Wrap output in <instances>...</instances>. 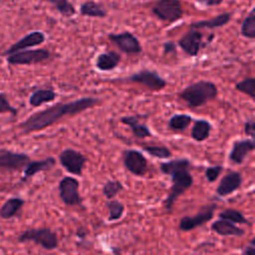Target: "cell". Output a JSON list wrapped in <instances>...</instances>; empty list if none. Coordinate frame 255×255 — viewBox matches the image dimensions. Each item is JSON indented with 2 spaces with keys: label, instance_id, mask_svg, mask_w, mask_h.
Listing matches in <instances>:
<instances>
[{
  "label": "cell",
  "instance_id": "6da1fadb",
  "mask_svg": "<svg viewBox=\"0 0 255 255\" xmlns=\"http://www.w3.org/2000/svg\"><path fill=\"white\" fill-rule=\"evenodd\" d=\"M98 103V99L84 97L69 103H59L41 112L31 115L27 120L20 124L23 132H32L41 130L60 121L66 116H74L88 109H91Z\"/></svg>",
  "mask_w": 255,
  "mask_h": 255
},
{
  "label": "cell",
  "instance_id": "7a4b0ae2",
  "mask_svg": "<svg viewBox=\"0 0 255 255\" xmlns=\"http://www.w3.org/2000/svg\"><path fill=\"white\" fill-rule=\"evenodd\" d=\"M190 161L187 158H177L159 164V170L165 175H169L171 186L168 195L164 200V207L171 211L175 201L193 184V177L189 171Z\"/></svg>",
  "mask_w": 255,
  "mask_h": 255
},
{
  "label": "cell",
  "instance_id": "3957f363",
  "mask_svg": "<svg viewBox=\"0 0 255 255\" xmlns=\"http://www.w3.org/2000/svg\"><path fill=\"white\" fill-rule=\"evenodd\" d=\"M217 94L218 90L214 83L209 81H199L184 88L179 93V97L190 108H198L215 99Z\"/></svg>",
  "mask_w": 255,
  "mask_h": 255
},
{
  "label": "cell",
  "instance_id": "277c9868",
  "mask_svg": "<svg viewBox=\"0 0 255 255\" xmlns=\"http://www.w3.org/2000/svg\"><path fill=\"white\" fill-rule=\"evenodd\" d=\"M18 241L21 243L29 241L34 242L36 245H39L46 250H54L59 245L57 234L47 227L27 229L19 235Z\"/></svg>",
  "mask_w": 255,
  "mask_h": 255
},
{
  "label": "cell",
  "instance_id": "5b68a950",
  "mask_svg": "<svg viewBox=\"0 0 255 255\" xmlns=\"http://www.w3.org/2000/svg\"><path fill=\"white\" fill-rule=\"evenodd\" d=\"M152 14L159 20L173 23L183 15L179 0H158L151 9Z\"/></svg>",
  "mask_w": 255,
  "mask_h": 255
},
{
  "label": "cell",
  "instance_id": "8992f818",
  "mask_svg": "<svg viewBox=\"0 0 255 255\" xmlns=\"http://www.w3.org/2000/svg\"><path fill=\"white\" fill-rule=\"evenodd\" d=\"M216 207L217 206L214 203L204 205L193 216L181 217L179 220V223H178V228L181 231L188 232V231H191L199 226H202L203 224L209 222L213 218L214 211H215Z\"/></svg>",
  "mask_w": 255,
  "mask_h": 255
},
{
  "label": "cell",
  "instance_id": "52a82bcc",
  "mask_svg": "<svg viewBox=\"0 0 255 255\" xmlns=\"http://www.w3.org/2000/svg\"><path fill=\"white\" fill-rule=\"evenodd\" d=\"M80 182L73 176L63 177L58 185L59 195L61 200L68 206L80 205L82 203V197L79 192Z\"/></svg>",
  "mask_w": 255,
  "mask_h": 255
},
{
  "label": "cell",
  "instance_id": "ba28073f",
  "mask_svg": "<svg viewBox=\"0 0 255 255\" xmlns=\"http://www.w3.org/2000/svg\"><path fill=\"white\" fill-rule=\"evenodd\" d=\"M59 160L61 165L69 173L81 176L87 162V157L74 148H65L59 154Z\"/></svg>",
  "mask_w": 255,
  "mask_h": 255
},
{
  "label": "cell",
  "instance_id": "9c48e42d",
  "mask_svg": "<svg viewBox=\"0 0 255 255\" xmlns=\"http://www.w3.org/2000/svg\"><path fill=\"white\" fill-rule=\"evenodd\" d=\"M125 167L135 176H143L147 171V160L138 150L126 149L123 152Z\"/></svg>",
  "mask_w": 255,
  "mask_h": 255
},
{
  "label": "cell",
  "instance_id": "30bf717a",
  "mask_svg": "<svg viewBox=\"0 0 255 255\" xmlns=\"http://www.w3.org/2000/svg\"><path fill=\"white\" fill-rule=\"evenodd\" d=\"M50 52L46 49L26 50L9 55L7 61L11 65H31L44 62L50 58Z\"/></svg>",
  "mask_w": 255,
  "mask_h": 255
},
{
  "label": "cell",
  "instance_id": "8fae6325",
  "mask_svg": "<svg viewBox=\"0 0 255 255\" xmlns=\"http://www.w3.org/2000/svg\"><path fill=\"white\" fill-rule=\"evenodd\" d=\"M30 157L26 153L11 150H0V169L7 171H19L29 163Z\"/></svg>",
  "mask_w": 255,
  "mask_h": 255
},
{
  "label": "cell",
  "instance_id": "7c38bea8",
  "mask_svg": "<svg viewBox=\"0 0 255 255\" xmlns=\"http://www.w3.org/2000/svg\"><path fill=\"white\" fill-rule=\"evenodd\" d=\"M127 80L132 83L143 85L144 87L152 91H159L166 86V81L162 79L156 72L146 69L140 70L139 72L132 74Z\"/></svg>",
  "mask_w": 255,
  "mask_h": 255
},
{
  "label": "cell",
  "instance_id": "4fadbf2b",
  "mask_svg": "<svg viewBox=\"0 0 255 255\" xmlns=\"http://www.w3.org/2000/svg\"><path fill=\"white\" fill-rule=\"evenodd\" d=\"M109 39L114 42L122 52L127 54H139L142 50L138 39L129 32L109 34Z\"/></svg>",
  "mask_w": 255,
  "mask_h": 255
},
{
  "label": "cell",
  "instance_id": "5bb4252c",
  "mask_svg": "<svg viewBox=\"0 0 255 255\" xmlns=\"http://www.w3.org/2000/svg\"><path fill=\"white\" fill-rule=\"evenodd\" d=\"M202 34L195 29H190L185 35H183L179 41L178 46L186 53L188 56L195 57L198 55L202 44Z\"/></svg>",
  "mask_w": 255,
  "mask_h": 255
},
{
  "label": "cell",
  "instance_id": "9a60e30c",
  "mask_svg": "<svg viewBox=\"0 0 255 255\" xmlns=\"http://www.w3.org/2000/svg\"><path fill=\"white\" fill-rule=\"evenodd\" d=\"M242 181V174L239 171H229L221 178L215 191L219 196H227L236 191L241 186Z\"/></svg>",
  "mask_w": 255,
  "mask_h": 255
},
{
  "label": "cell",
  "instance_id": "2e32d148",
  "mask_svg": "<svg viewBox=\"0 0 255 255\" xmlns=\"http://www.w3.org/2000/svg\"><path fill=\"white\" fill-rule=\"evenodd\" d=\"M254 148L255 143L252 138L236 140L229 153V159L235 164H241L244 162L246 156L254 150Z\"/></svg>",
  "mask_w": 255,
  "mask_h": 255
},
{
  "label": "cell",
  "instance_id": "e0dca14e",
  "mask_svg": "<svg viewBox=\"0 0 255 255\" xmlns=\"http://www.w3.org/2000/svg\"><path fill=\"white\" fill-rule=\"evenodd\" d=\"M44 41H45L44 33L40 32V31H34V32H31V33L27 34L22 39H20L18 42L13 44L4 54L5 55H12L14 53L20 52L23 49L38 46V45L42 44Z\"/></svg>",
  "mask_w": 255,
  "mask_h": 255
},
{
  "label": "cell",
  "instance_id": "ac0fdd59",
  "mask_svg": "<svg viewBox=\"0 0 255 255\" xmlns=\"http://www.w3.org/2000/svg\"><path fill=\"white\" fill-rule=\"evenodd\" d=\"M211 230L220 236H234V237H241L245 234V230L238 227L236 224L224 220L218 219L211 223L210 226Z\"/></svg>",
  "mask_w": 255,
  "mask_h": 255
},
{
  "label": "cell",
  "instance_id": "d6986e66",
  "mask_svg": "<svg viewBox=\"0 0 255 255\" xmlns=\"http://www.w3.org/2000/svg\"><path fill=\"white\" fill-rule=\"evenodd\" d=\"M56 164V159L52 156L46 157L41 160H35V161H29V163L24 168V175L23 180H26L27 178H30L41 171H48L52 169Z\"/></svg>",
  "mask_w": 255,
  "mask_h": 255
},
{
  "label": "cell",
  "instance_id": "ffe728a7",
  "mask_svg": "<svg viewBox=\"0 0 255 255\" xmlns=\"http://www.w3.org/2000/svg\"><path fill=\"white\" fill-rule=\"evenodd\" d=\"M121 57L118 53L114 51H108L101 53L96 60V67L100 71H112L114 70L120 63Z\"/></svg>",
  "mask_w": 255,
  "mask_h": 255
},
{
  "label": "cell",
  "instance_id": "44dd1931",
  "mask_svg": "<svg viewBox=\"0 0 255 255\" xmlns=\"http://www.w3.org/2000/svg\"><path fill=\"white\" fill-rule=\"evenodd\" d=\"M121 122L127 126H128L133 133V135L137 138H144L151 135L149 128L142 123L139 122L137 117L134 116H126L121 119Z\"/></svg>",
  "mask_w": 255,
  "mask_h": 255
},
{
  "label": "cell",
  "instance_id": "7402d4cb",
  "mask_svg": "<svg viewBox=\"0 0 255 255\" xmlns=\"http://www.w3.org/2000/svg\"><path fill=\"white\" fill-rule=\"evenodd\" d=\"M25 204V200L21 197H10L0 207V217L9 219L14 217Z\"/></svg>",
  "mask_w": 255,
  "mask_h": 255
},
{
  "label": "cell",
  "instance_id": "603a6c76",
  "mask_svg": "<svg viewBox=\"0 0 255 255\" xmlns=\"http://www.w3.org/2000/svg\"><path fill=\"white\" fill-rule=\"evenodd\" d=\"M231 19V13L230 12H225L222 14H219L218 16L211 18L209 20H201L194 22L190 25L191 29H203V28H209V29H214L218 27H222L226 25Z\"/></svg>",
  "mask_w": 255,
  "mask_h": 255
},
{
  "label": "cell",
  "instance_id": "cb8c5ba5",
  "mask_svg": "<svg viewBox=\"0 0 255 255\" xmlns=\"http://www.w3.org/2000/svg\"><path fill=\"white\" fill-rule=\"evenodd\" d=\"M80 13L81 15L88 17L104 18L107 16V10L103 7V5L92 0L86 1L81 5Z\"/></svg>",
  "mask_w": 255,
  "mask_h": 255
},
{
  "label": "cell",
  "instance_id": "d4e9b609",
  "mask_svg": "<svg viewBox=\"0 0 255 255\" xmlns=\"http://www.w3.org/2000/svg\"><path fill=\"white\" fill-rule=\"evenodd\" d=\"M211 130V125L208 121L199 120L196 121L191 128V137L196 141H203L209 137Z\"/></svg>",
  "mask_w": 255,
  "mask_h": 255
},
{
  "label": "cell",
  "instance_id": "484cf974",
  "mask_svg": "<svg viewBox=\"0 0 255 255\" xmlns=\"http://www.w3.org/2000/svg\"><path fill=\"white\" fill-rule=\"evenodd\" d=\"M56 97V93L52 90H37L30 96L29 103L32 107H39L45 103L54 101Z\"/></svg>",
  "mask_w": 255,
  "mask_h": 255
},
{
  "label": "cell",
  "instance_id": "4316f807",
  "mask_svg": "<svg viewBox=\"0 0 255 255\" xmlns=\"http://www.w3.org/2000/svg\"><path fill=\"white\" fill-rule=\"evenodd\" d=\"M219 219H224V220H228L234 224L239 223V224H248L250 225V221L243 215L242 212H240L239 210L233 209V208H227L222 210L221 212H219L218 214Z\"/></svg>",
  "mask_w": 255,
  "mask_h": 255
},
{
  "label": "cell",
  "instance_id": "83f0119b",
  "mask_svg": "<svg viewBox=\"0 0 255 255\" xmlns=\"http://www.w3.org/2000/svg\"><path fill=\"white\" fill-rule=\"evenodd\" d=\"M241 34L249 39L255 38V8L253 7L248 15L245 17L242 26H241Z\"/></svg>",
  "mask_w": 255,
  "mask_h": 255
},
{
  "label": "cell",
  "instance_id": "f1b7e54d",
  "mask_svg": "<svg viewBox=\"0 0 255 255\" xmlns=\"http://www.w3.org/2000/svg\"><path fill=\"white\" fill-rule=\"evenodd\" d=\"M192 119L188 115L177 114L173 115L168 122V126L173 130H183L185 129L191 123Z\"/></svg>",
  "mask_w": 255,
  "mask_h": 255
},
{
  "label": "cell",
  "instance_id": "f546056e",
  "mask_svg": "<svg viewBox=\"0 0 255 255\" xmlns=\"http://www.w3.org/2000/svg\"><path fill=\"white\" fill-rule=\"evenodd\" d=\"M106 206L109 211V221H117L122 218L125 212V205L121 201L111 199L107 202Z\"/></svg>",
  "mask_w": 255,
  "mask_h": 255
},
{
  "label": "cell",
  "instance_id": "4dcf8cb0",
  "mask_svg": "<svg viewBox=\"0 0 255 255\" xmlns=\"http://www.w3.org/2000/svg\"><path fill=\"white\" fill-rule=\"evenodd\" d=\"M124 185L120 180H108L103 186V194L109 200L114 199L122 190Z\"/></svg>",
  "mask_w": 255,
  "mask_h": 255
},
{
  "label": "cell",
  "instance_id": "1f68e13d",
  "mask_svg": "<svg viewBox=\"0 0 255 255\" xmlns=\"http://www.w3.org/2000/svg\"><path fill=\"white\" fill-rule=\"evenodd\" d=\"M142 148L149 155L160 159H166L172 155L170 149L164 145H145Z\"/></svg>",
  "mask_w": 255,
  "mask_h": 255
},
{
  "label": "cell",
  "instance_id": "d6a6232c",
  "mask_svg": "<svg viewBox=\"0 0 255 255\" xmlns=\"http://www.w3.org/2000/svg\"><path fill=\"white\" fill-rule=\"evenodd\" d=\"M52 3L57 10L65 17H70L76 13V9L69 0H46Z\"/></svg>",
  "mask_w": 255,
  "mask_h": 255
},
{
  "label": "cell",
  "instance_id": "836d02e7",
  "mask_svg": "<svg viewBox=\"0 0 255 255\" xmlns=\"http://www.w3.org/2000/svg\"><path fill=\"white\" fill-rule=\"evenodd\" d=\"M235 89L243 94H246L251 99H255V79L247 78L236 84Z\"/></svg>",
  "mask_w": 255,
  "mask_h": 255
},
{
  "label": "cell",
  "instance_id": "e575fe53",
  "mask_svg": "<svg viewBox=\"0 0 255 255\" xmlns=\"http://www.w3.org/2000/svg\"><path fill=\"white\" fill-rule=\"evenodd\" d=\"M223 170V166L222 165H213V166H209L205 169L204 171V175L206 177V179L209 182H214L219 175L221 174Z\"/></svg>",
  "mask_w": 255,
  "mask_h": 255
},
{
  "label": "cell",
  "instance_id": "d590c367",
  "mask_svg": "<svg viewBox=\"0 0 255 255\" xmlns=\"http://www.w3.org/2000/svg\"><path fill=\"white\" fill-rule=\"evenodd\" d=\"M0 113H10L13 115L17 114L16 109L9 104L5 94L3 93H0Z\"/></svg>",
  "mask_w": 255,
  "mask_h": 255
},
{
  "label": "cell",
  "instance_id": "8d00e7d4",
  "mask_svg": "<svg viewBox=\"0 0 255 255\" xmlns=\"http://www.w3.org/2000/svg\"><path fill=\"white\" fill-rule=\"evenodd\" d=\"M244 131L247 135L251 136V138H254L255 134V123L253 120H248L244 125Z\"/></svg>",
  "mask_w": 255,
  "mask_h": 255
},
{
  "label": "cell",
  "instance_id": "74e56055",
  "mask_svg": "<svg viewBox=\"0 0 255 255\" xmlns=\"http://www.w3.org/2000/svg\"><path fill=\"white\" fill-rule=\"evenodd\" d=\"M241 255H255V240L252 238Z\"/></svg>",
  "mask_w": 255,
  "mask_h": 255
},
{
  "label": "cell",
  "instance_id": "f35d334b",
  "mask_svg": "<svg viewBox=\"0 0 255 255\" xmlns=\"http://www.w3.org/2000/svg\"><path fill=\"white\" fill-rule=\"evenodd\" d=\"M205 5L207 6H217L219 4H221V2L223 0H201Z\"/></svg>",
  "mask_w": 255,
  "mask_h": 255
},
{
  "label": "cell",
  "instance_id": "ab89813d",
  "mask_svg": "<svg viewBox=\"0 0 255 255\" xmlns=\"http://www.w3.org/2000/svg\"><path fill=\"white\" fill-rule=\"evenodd\" d=\"M174 50H175V46H174L173 43L169 42V43L164 44V52L169 53V52H173Z\"/></svg>",
  "mask_w": 255,
  "mask_h": 255
},
{
  "label": "cell",
  "instance_id": "60d3db41",
  "mask_svg": "<svg viewBox=\"0 0 255 255\" xmlns=\"http://www.w3.org/2000/svg\"><path fill=\"white\" fill-rule=\"evenodd\" d=\"M133 1H136V0H133Z\"/></svg>",
  "mask_w": 255,
  "mask_h": 255
}]
</instances>
